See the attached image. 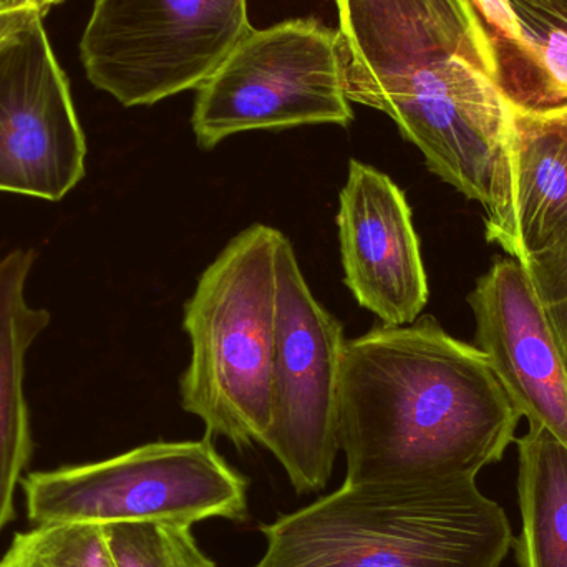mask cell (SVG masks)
I'll use <instances>...</instances> for the list:
<instances>
[{"label": "cell", "mask_w": 567, "mask_h": 567, "mask_svg": "<svg viewBox=\"0 0 567 567\" xmlns=\"http://www.w3.org/2000/svg\"><path fill=\"white\" fill-rule=\"evenodd\" d=\"M350 102L380 110L430 172L498 215L515 110L472 0H336Z\"/></svg>", "instance_id": "1"}, {"label": "cell", "mask_w": 567, "mask_h": 567, "mask_svg": "<svg viewBox=\"0 0 567 567\" xmlns=\"http://www.w3.org/2000/svg\"><path fill=\"white\" fill-rule=\"evenodd\" d=\"M519 415L478 347L422 316L347 340L339 377L346 485L476 480Z\"/></svg>", "instance_id": "2"}, {"label": "cell", "mask_w": 567, "mask_h": 567, "mask_svg": "<svg viewBox=\"0 0 567 567\" xmlns=\"http://www.w3.org/2000/svg\"><path fill=\"white\" fill-rule=\"evenodd\" d=\"M252 567H499L515 538L476 480L346 485L262 525Z\"/></svg>", "instance_id": "3"}, {"label": "cell", "mask_w": 567, "mask_h": 567, "mask_svg": "<svg viewBox=\"0 0 567 567\" xmlns=\"http://www.w3.org/2000/svg\"><path fill=\"white\" fill-rule=\"evenodd\" d=\"M279 236L266 225L239 233L185 303L192 360L179 380L182 406L238 449L261 443L271 422Z\"/></svg>", "instance_id": "4"}, {"label": "cell", "mask_w": 567, "mask_h": 567, "mask_svg": "<svg viewBox=\"0 0 567 567\" xmlns=\"http://www.w3.org/2000/svg\"><path fill=\"white\" fill-rule=\"evenodd\" d=\"M33 526L248 518V482L212 436L156 442L113 458L29 473L22 480Z\"/></svg>", "instance_id": "5"}, {"label": "cell", "mask_w": 567, "mask_h": 567, "mask_svg": "<svg viewBox=\"0 0 567 567\" xmlns=\"http://www.w3.org/2000/svg\"><path fill=\"white\" fill-rule=\"evenodd\" d=\"M339 30L312 19L252 27L199 85L192 125L199 148L252 130L349 126Z\"/></svg>", "instance_id": "6"}, {"label": "cell", "mask_w": 567, "mask_h": 567, "mask_svg": "<svg viewBox=\"0 0 567 567\" xmlns=\"http://www.w3.org/2000/svg\"><path fill=\"white\" fill-rule=\"evenodd\" d=\"M251 29L248 0H95L80 59L123 106L155 105L198 90Z\"/></svg>", "instance_id": "7"}, {"label": "cell", "mask_w": 567, "mask_h": 567, "mask_svg": "<svg viewBox=\"0 0 567 567\" xmlns=\"http://www.w3.org/2000/svg\"><path fill=\"white\" fill-rule=\"evenodd\" d=\"M278 313L272 362L271 422L262 436L299 495L329 483L339 453V377L343 327L300 271L289 239L276 249Z\"/></svg>", "instance_id": "8"}, {"label": "cell", "mask_w": 567, "mask_h": 567, "mask_svg": "<svg viewBox=\"0 0 567 567\" xmlns=\"http://www.w3.org/2000/svg\"><path fill=\"white\" fill-rule=\"evenodd\" d=\"M42 19L0 47V192L60 202L85 176L86 142Z\"/></svg>", "instance_id": "9"}, {"label": "cell", "mask_w": 567, "mask_h": 567, "mask_svg": "<svg viewBox=\"0 0 567 567\" xmlns=\"http://www.w3.org/2000/svg\"><path fill=\"white\" fill-rule=\"evenodd\" d=\"M343 279L382 326H409L429 302V278L405 193L385 173L350 159L339 196Z\"/></svg>", "instance_id": "10"}, {"label": "cell", "mask_w": 567, "mask_h": 567, "mask_svg": "<svg viewBox=\"0 0 567 567\" xmlns=\"http://www.w3.org/2000/svg\"><path fill=\"white\" fill-rule=\"evenodd\" d=\"M476 343L532 429L567 446V363L528 271L499 258L468 296Z\"/></svg>", "instance_id": "11"}, {"label": "cell", "mask_w": 567, "mask_h": 567, "mask_svg": "<svg viewBox=\"0 0 567 567\" xmlns=\"http://www.w3.org/2000/svg\"><path fill=\"white\" fill-rule=\"evenodd\" d=\"M485 231L519 262L567 231V122L558 113L515 110L508 192Z\"/></svg>", "instance_id": "12"}, {"label": "cell", "mask_w": 567, "mask_h": 567, "mask_svg": "<svg viewBox=\"0 0 567 567\" xmlns=\"http://www.w3.org/2000/svg\"><path fill=\"white\" fill-rule=\"evenodd\" d=\"M495 53L496 79L513 109L567 110V0H472Z\"/></svg>", "instance_id": "13"}, {"label": "cell", "mask_w": 567, "mask_h": 567, "mask_svg": "<svg viewBox=\"0 0 567 567\" xmlns=\"http://www.w3.org/2000/svg\"><path fill=\"white\" fill-rule=\"evenodd\" d=\"M33 262V249H16L0 259V533L16 516L17 486L33 452L23 392L25 357L50 323V313L25 297Z\"/></svg>", "instance_id": "14"}, {"label": "cell", "mask_w": 567, "mask_h": 567, "mask_svg": "<svg viewBox=\"0 0 567 567\" xmlns=\"http://www.w3.org/2000/svg\"><path fill=\"white\" fill-rule=\"evenodd\" d=\"M516 445L523 528L513 545L519 567H567V446L532 426Z\"/></svg>", "instance_id": "15"}, {"label": "cell", "mask_w": 567, "mask_h": 567, "mask_svg": "<svg viewBox=\"0 0 567 567\" xmlns=\"http://www.w3.org/2000/svg\"><path fill=\"white\" fill-rule=\"evenodd\" d=\"M102 528L115 567H216L196 545L192 526L143 522Z\"/></svg>", "instance_id": "16"}, {"label": "cell", "mask_w": 567, "mask_h": 567, "mask_svg": "<svg viewBox=\"0 0 567 567\" xmlns=\"http://www.w3.org/2000/svg\"><path fill=\"white\" fill-rule=\"evenodd\" d=\"M0 567H115L102 526H33L19 533Z\"/></svg>", "instance_id": "17"}, {"label": "cell", "mask_w": 567, "mask_h": 567, "mask_svg": "<svg viewBox=\"0 0 567 567\" xmlns=\"http://www.w3.org/2000/svg\"><path fill=\"white\" fill-rule=\"evenodd\" d=\"M522 265L535 286L567 363V231Z\"/></svg>", "instance_id": "18"}, {"label": "cell", "mask_w": 567, "mask_h": 567, "mask_svg": "<svg viewBox=\"0 0 567 567\" xmlns=\"http://www.w3.org/2000/svg\"><path fill=\"white\" fill-rule=\"evenodd\" d=\"M37 17L42 16L33 9H17L0 13V47L13 39L17 33L22 32Z\"/></svg>", "instance_id": "19"}, {"label": "cell", "mask_w": 567, "mask_h": 567, "mask_svg": "<svg viewBox=\"0 0 567 567\" xmlns=\"http://www.w3.org/2000/svg\"><path fill=\"white\" fill-rule=\"evenodd\" d=\"M62 2L63 0H10V7H12V10L33 9L43 17L53 6Z\"/></svg>", "instance_id": "20"}, {"label": "cell", "mask_w": 567, "mask_h": 567, "mask_svg": "<svg viewBox=\"0 0 567 567\" xmlns=\"http://www.w3.org/2000/svg\"><path fill=\"white\" fill-rule=\"evenodd\" d=\"M9 10H12V7H10V0H0V13L9 12Z\"/></svg>", "instance_id": "21"}, {"label": "cell", "mask_w": 567, "mask_h": 567, "mask_svg": "<svg viewBox=\"0 0 567 567\" xmlns=\"http://www.w3.org/2000/svg\"><path fill=\"white\" fill-rule=\"evenodd\" d=\"M558 115H561L563 118H565L567 122V110H563V112H558Z\"/></svg>", "instance_id": "22"}]
</instances>
